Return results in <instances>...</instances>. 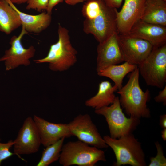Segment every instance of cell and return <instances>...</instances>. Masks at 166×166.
Wrapping results in <instances>:
<instances>
[{
  "mask_svg": "<svg viewBox=\"0 0 166 166\" xmlns=\"http://www.w3.org/2000/svg\"><path fill=\"white\" fill-rule=\"evenodd\" d=\"M117 11L107 5L104 0H87L82 9L85 18L83 31L92 34L99 43L103 42L117 33Z\"/></svg>",
  "mask_w": 166,
  "mask_h": 166,
  "instance_id": "1",
  "label": "cell"
},
{
  "mask_svg": "<svg viewBox=\"0 0 166 166\" xmlns=\"http://www.w3.org/2000/svg\"><path fill=\"white\" fill-rule=\"evenodd\" d=\"M139 72L137 67L131 73L127 83L118 90L121 106L130 117L149 118L151 112L147 103L150 99L148 89L143 91L139 83Z\"/></svg>",
  "mask_w": 166,
  "mask_h": 166,
  "instance_id": "2",
  "label": "cell"
},
{
  "mask_svg": "<svg viewBox=\"0 0 166 166\" xmlns=\"http://www.w3.org/2000/svg\"><path fill=\"white\" fill-rule=\"evenodd\" d=\"M58 40L52 45L47 55L34 60L37 63H48L52 70L63 71L68 69L77 61V52L71 42L69 30L59 24Z\"/></svg>",
  "mask_w": 166,
  "mask_h": 166,
  "instance_id": "3",
  "label": "cell"
},
{
  "mask_svg": "<svg viewBox=\"0 0 166 166\" xmlns=\"http://www.w3.org/2000/svg\"><path fill=\"white\" fill-rule=\"evenodd\" d=\"M103 138L115 155L116 161L114 163V166L146 165L145 154L141 143L132 133L118 138H113L109 135L105 136Z\"/></svg>",
  "mask_w": 166,
  "mask_h": 166,
  "instance_id": "4",
  "label": "cell"
},
{
  "mask_svg": "<svg viewBox=\"0 0 166 166\" xmlns=\"http://www.w3.org/2000/svg\"><path fill=\"white\" fill-rule=\"evenodd\" d=\"M106 160L104 151L78 140L63 144L58 160L63 166H94Z\"/></svg>",
  "mask_w": 166,
  "mask_h": 166,
  "instance_id": "5",
  "label": "cell"
},
{
  "mask_svg": "<svg viewBox=\"0 0 166 166\" xmlns=\"http://www.w3.org/2000/svg\"><path fill=\"white\" fill-rule=\"evenodd\" d=\"M95 113L105 118L109 129V136L113 138H118L132 133L140 123V119L126 117L123 112L118 97H116L114 102L110 106L95 109Z\"/></svg>",
  "mask_w": 166,
  "mask_h": 166,
  "instance_id": "6",
  "label": "cell"
},
{
  "mask_svg": "<svg viewBox=\"0 0 166 166\" xmlns=\"http://www.w3.org/2000/svg\"><path fill=\"white\" fill-rule=\"evenodd\" d=\"M137 67L148 85L163 89L166 82V44L153 47L148 56Z\"/></svg>",
  "mask_w": 166,
  "mask_h": 166,
  "instance_id": "7",
  "label": "cell"
},
{
  "mask_svg": "<svg viewBox=\"0 0 166 166\" xmlns=\"http://www.w3.org/2000/svg\"><path fill=\"white\" fill-rule=\"evenodd\" d=\"M68 124L71 136L78 140L99 149L109 147L89 114H79Z\"/></svg>",
  "mask_w": 166,
  "mask_h": 166,
  "instance_id": "8",
  "label": "cell"
},
{
  "mask_svg": "<svg viewBox=\"0 0 166 166\" xmlns=\"http://www.w3.org/2000/svg\"><path fill=\"white\" fill-rule=\"evenodd\" d=\"M14 142L13 152L19 158L21 155L35 153L39 150L40 138L33 118H26Z\"/></svg>",
  "mask_w": 166,
  "mask_h": 166,
  "instance_id": "9",
  "label": "cell"
},
{
  "mask_svg": "<svg viewBox=\"0 0 166 166\" xmlns=\"http://www.w3.org/2000/svg\"><path fill=\"white\" fill-rule=\"evenodd\" d=\"M120 46L124 61L137 66L147 58L153 49L148 42L128 33L118 34Z\"/></svg>",
  "mask_w": 166,
  "mask_h": 166,
  "instance_id": "10",
  "label": "cell"
},
{
  "mask_svg": "<svg viewBox=\"0 0 166 166\" xmlns=\"http://www.w3.org/2000/svg\"><path fill=\"white\" fill-rule=\"evenodd\" d=\"M28 33L22 26L21 31L18 35H14L10 39V47L6 51L5 54L0 58V61H4L6 70H9L18 66L29 65V59L34 55L35 49L33 46L26 49L23 46L22 40L25 35Z\"/></svg>",
  "mask_w": 166,
  "mask_h": 166,
  "instance_id": "11",
  "label": "cell"
},
{
  "mask_svg": "<svg viewBox=\"0 0 166 166\" xmlns=\"http://www.w3.org/2000/svg\"><path fill=\"white\" fill-rule=\"evenodd\" d=\"M146 0H125L121 10L117 12V33H128L133 26L141 20Z\"/></svg>",
  "mask_w": 166,
  "mask_h": 166,
  "instance_id": "12",
  "label": "cell"
},
{
  "mask_svg": "<svg viewBox=\"0 0 166 166\" xmlns=\"http://www.w3.org/2000/svg\"><path fill=\"white\" fill-rule=\"evenodd\" d=\"M117 33L99 43L97 48V72L109 66L124 61L119 43Z\"/></svg>",
  "mask_w": 166,
  "mask_h": 166,
  "instance_id": "13",
  "label": "cell"
},
{
  "mask_svg": "<svg viewBox=\"0 0 166 166\" xmlns=\"http://www.w3.org/2000/svg\"><path fill=\"white\" fill-rule=\"evenodd\" d=\"M33 119L38 131L41 144L45 147L63 138L71 136L68 124L51 122L36 115Z\"/></svg>",
  "mask_w": 166,
  "mask_h": 166,
  "instance_id": "14",
  "label": "cell"
},
{
  "mask_svg": "<svg viewBox=\"0 0 166 166\" xmlns=\"http://www.w3.org/2000/svg\"><path fill=\"white\" fill-rule=\"evenodd\" d=\"M131 35L145 40L153 47L166 44V26L146 22L140 20L128 33Z\"/></svg>",
  "mask_w": 166,
  "mask_h": 166,
  "instance_id": "15",
  "label": "cell"
},
{
  "mask_svg": "<svg viewBox=\"0 0 166 166\" xmlns=\"http://www.w3.org/2000/svg\"><path fill=\"white\" fill-rule=\"evenodd\" d=\"M18 12L21 26L28 33L39 34L47 29L52 21L51 14L42 12L37 15H31L19 10L9 0H6Z\"/></svg>",
  "mask_w": 166,
  "mask_h": 166,
  "instance_id": "16",
  "label": "cell"
},
{
  "mask_svg": "<svg viewBox=\"0 0 166 166\" xmlns=\"http://www.w3.org/2000/svg\"><path fill=\"white\" fill-rule=\"evenodd\" d=\"M118 90L116 85L112 86L108 81H102L99 84L97 93L86 100L85 105L95 110L109 106L114 102L116 97L114 92Z\"/></svg>",
  "mask_w": 166,
  "mask_h": 166,
  "instance_id": "17",
  "label": "cell"
},
{
  "mask_svg": "<svg viewBox=\"0 0 166 166\" xmlns=\"http://www.w3.org/2000/svg\"><path fill=\"white\" fill-rule=\"evenodd\" d=\"M141 20L166 26V2L163 0H146Z\"/></svg>",
  "mask_w": 166,
  "mask_h": 166,
  "instance_id": "18",
  "label": "cell"
},
{
  "mask_svg": "<svg viewBox=\"0 0 166 166\" xmlns=\"http://www.w3.org/2000/svg\"><path fill=\"white\" fill-rule=\"evenodd\" d=\"M21 26L18 12L6 0H0V31L9 34Z\"/></svg>",
  "mask_w": 166,
  "mask_h": 166,
  "instance_id": "19",
  "label": "cell"
},
{
  "mask_svg": "<svg viewBox=\"0 0 166 166\" xmlns=\"http://www.w3.org/2000/svg\"><path fill=\"white\" fill-rule=\"evenodd\" d=\"M137 66L125 62L120 65L109 66L97 71V73L99 76L111 79L117 86L119 90L122 87L123 80L125 77L128 73L133 71Z\"/></svg>",
  "mask_w": 166,
  "mask_h": 166,
  "instance_id": "20",
  "label": "cell"
},
{
  "mask_svg": "<svg viewBox=\"0 0 166 166\" xmlns=\"http://www.w3.org/2000/svg\"><path fill=\"white\" fill-rule=\"evenodd\" d=\"M65 138H63L55 143L45 147L37 166H48L58 160Z\"/></svg>",
  "mask_w": 166,
  "mask_h": 166,
  "instance_id": "21",
  "label": "cell"
},
{
  "mask_svg": "<svg viewBox=\"0 0 166 166\" xmlns=\"http://www.w3.org/2000/svg\"><path fill=\"white\" fill-rule=\"evenodd\" d=\"M157 150V154L155 157L150 158L149 166H166V158L164 154L162 146L158 141L155 143Z\"/></svg>",
  "mask_w": 166,
  "mask_h": 166,
  "instance_id": "22",
  "label": "cell"
},
{
  "mask_svg": "<svg viewBox=\"0 0 166 166\" xmlns=\"http://www.w3.org/2000/svg\"><path fill=\"white\" fill-rule=\"evenodd\" d=\"M49 0H27L26 9L41 12L47 10Z\"/></svg>",
  "mask_w": 166,
  "mask_h": 166,
  "instance_id": "23",
  "label": "cell"
},
{
  "mask_svg": "<svg viewBox=\"0 0 166 166\" xmlns=\"http://www.w3.org/2000/svg\"><path fill=\"white\" fill-rule=\"evenodd\" d=\"M14 141L10 140L6 143L0 142V166L2 162L12 155H14L10 151V148L13 146Z\"/></svg>",
  "mask_w": 166,
  "mask_h": 166,
  "instance_id": "24",
  "label": "cell"
},
{
  "mask_svg": "<svg viewBox=\"0 0 166 166\" xmlns=\"http://www.w3.org/2000/svg\"><path fill=\"white\" fill-rule=\"evenodd\" d=\"M155 101L157 102H162L164 105H166V85L162 90L160 91L158 94L154 98Z\"/></svg>",
  "mask_w": 166,
  "mask_h": 166,
  "instance_id": "25",
  "label": "cell"
},
{
  "mask_svg": "<svg viewBox=\"0 0 166 166\" xmlns=\"http://www.w3.org/2000/svg\"><path fill=\"white\" fill-rule=\"evenodd\" d=\"M106 4L109 7L117 8L120 7L123 0H104Z\"/></svg>",
  "mask_w": 166,
  "mask_h": 166,
  "instance_id": "26",
  "label": "cell"
},
{
  "mask_svg": "<svg viewBox=\"0 0 166 166\" xmlns=\"http://www.w3.org/2000/svg\"><path fill=\"white\" fill-rule=\"evenodd\" d=\"M64 0H49L46 10V12L51 14L53 8L57 5L62 2Z\"/></svg>",
  "mask_w": 166,
  "mask_h": 166,
  "instance_id": "27",
  "label": "cell"
},
{
  "mask_svg": "<svg viewBox=\"0 0 166 166\" xmlns=\"http://www.w3.org/2000/svg\"><path fill=\"white\" fill-rule=\"evenodd\" d=\"M160 125L163 129L166 128V115H160L159 120Z\"/></svg>",
  "mask_w": 166,
  "mask_h": 166,
  "instance_id": "28",
  "label": "cell"
},
{
  "mask_svg": "<svg viewBox=\"0 0 166 166\" xmlns=\"http://www.w3.org/2000/svg\"><path fill=\"white\" fill-rule=\"evenodd\" d=\"M87 0H64L67 4L71 6H74L77 4L85 2Z\"/></svg>",
  "mask_w": 166,
  "mask_h": 166,
  "instance_id": "29",
  "label": "cell"
},
{
  "mask_svg": "<svg viewBox=\"0 0 166 166\" xmlns=\"http://www.w3.org/2000/svg\"><path fill=\"white\" fill-rule=\"evenodd\" d=\"M14 4H21L26 2L27 0H9Z\"/></svg>",
  "mask_w": 166,
  "mask_h": 166,
  "instance_id": "30",
  "label": "cell"
},
{
  "mask_svg": "<svg viewBox=\"0 0 166 166\" xmlns=\"http://www.w3.org/2000/svg\"><path fill=\"white\" fill-rule=\"evenodd\" d=\"M161 137L164 141L166 140V128L163 129L161 132Z\"/></svg>",
  "mask_w": 166,
  "mask_h": 166,
  "instance_id": "31",
  "label": "cell"
},
{
  "mask_svg": "<svg viewBox=\"0 0 166 166\" xmlns=\"http://www.w3.org/2000/svg\"><path fill=\"white\" fill-rule=\"evenodd\" d=\"M163 0V1H164L166 2V0Z\"/></svg>",
  "mask_w": 166,
  "mask_h": 166,
  "instance_id": "32",
  "label": "cell"
}]
</instances>
